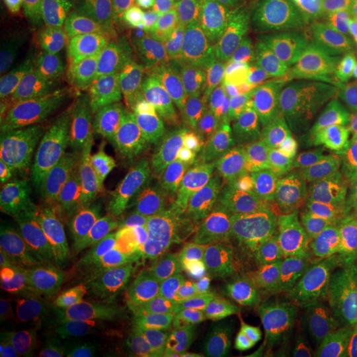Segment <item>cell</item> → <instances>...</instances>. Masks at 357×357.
Instances as JSON below:
<instances>
[{"label":"cell","mask_w":357,"mask_h":357,"mask_svg":"<svg viewBox=\"0 0 357 357\" xmlns=\"http://www.w3.org/2000/svg\"><path fill=\"white\" fill-rule=\"evenodd\" d=\"M142 190L141 178H114L91 191L28 208L1 241V266L88 243L122 215Z\"/></svg>","instance_id":"obj_1"},{"label":"cell","mask_w":357,"mask_h":357,"mask_svg":"<svg viewBox=\"0 0 357 357\" xmlns=\"http://www.w3.org/2000/svg\"><path fill=\"white\" fill-rule=\"evenodd\" d=\"M142 216L116 230L90 262L69 311L63 357H88L139 290Z\"/></svg>","instance_id":"obj_2"},{"label":"cell","mask_w":357,"mask_h":357,"mask_svg":"<svg viewBox=\"0 0 357 357\" xmlns=\"http://www.w3.org/2000/svg\"><path fill=\"white\" fill-rule=\"evenodd\" d=\"M89 253L69 249L1 266L0 318L26 340H56L69 299L90 265Z\"/></svg>","instance_id":"obj_3"},{"label":"cell","mask_w":357,"mask_h":357,"mask_svg":"<svg viewBox=\"0 0 357 357\" xmlns=\"http://www.w3.org/2000/svg\"><path fill=\"white\" fill-rule=\"evenodd\" d=\"M222 284L238 312L257 321L268 319L301 289L278 255L268 225L255 217Z\"/></svg>","instance_id":"obj_4"},{"label":"cell","mask_w":357,"mask_h":357,"mask_svg":"<svg viewBox=\"0 0 357 357\" xmlns=\"http://www.w3.org/2000/svg\"><path fill=\"white\" fill-rule=\"evenodd\" d=\"M187 230L176 187L155 193L142 213L138 293L146 302L163 305L175 281L187 271Z\"/></svg>","instance_id":"obj_5"},{"label":"cell","mask_w":357,"mask_h":357,"mask_svg":"<svg viewBox=\"0 0 357 357\" xmlns=\"http://www.w3.org/2000/svg\"><path fill=\"white\" fill-rule=\"evenodd\" d=\"M289 197L305 208L321 236L337 250L357 255V229L344 197L306 150L293 146L284 166Z\"/></svg>","instance_id":"obj_6"},{"label":"cell","mask_w":357,"mask_h":357,"mask_svg":"<svg viewBox=\"0 0 357 357\" xmlns=\"http://www.w3.org/2000/svg\"><path fill=\"white\" fill-rule=\"evenodd\" d=\"M268 112L266 97L253 72L222 81L200 107L190 160L204 151L237 146L255 123L268 116Z\"/></svg>","instance_id":"obj_7"},{"label":"cell","mask_w":357,"mask_h":357,"mask_svg":"<svg viewBox=\"0 0 357 357\" xmlns=\"http://www.w3.org/2000/svg\"><path fill=\"white\" fill-rule=\"evenodd\" d=\"M291 137L270 115L255 123L237 144L245 192L255 218L265 220L270 209L289 196L284 166Z\"/></svg>","instance_id":"obj_8"},{"label":"cell","mask_w":357,"mask_h":357,"mask_svg":"<svg viewBox=\"0 0 357 357\" xmlns=\"http://www.w3.org/2000/svg\"><path fill=\"white\" fill-rule=\"evenodd\" d=\"M176 190L187 228L206 213L243 199L237 146L196 155L176 178Z\"/></svg>","instance_id":"obj_9"},{"label":"cell","mask_w":357,"mask_h":357,"mask_svg":"<svg viewBox=\"0 0 357 357\" xmlns=\"http://www.w3.org/2000/svg\"><path fill=\"white\" fill-rule=\"evenodd\" d=\"M118 162L98 160L78 150L69 139L56 146L20 195L11 200L20 216L33 205L91 191L113 180Z\"/></svg>","instance_id":"obj_10"},{"label":"cell","mask_w":357,"mask_h":357,"mask_svg":"<svg viewBox=\"0 0 357 357\" xmlns=\"http://www.w3.org/2000/svg\"><path fill=\"white\" fill-rule=\"evenodd\" d=\"M222 81L216 73L195 66L160 69L139 77L134 89L137 128L200 107Z\"/></svg>","instance_id":"obj_11"},{"label":"cell","mask_w":357,"mask_h":357,"mask_svg":"<svg viewBox=\"0 0 357 357\" xmlns=\"http://www.w3.org/2000/svg\"><path fill=\"white\" fill-rule=\"evenodd\" d=\"M259 84L268 110L286 128L291 141L339 123L328 86L306 75L299 66Z\"/></svg>","instance_id":"obj_12"},{"label":"cell","mask_w":357,"mask_h":357,"mask_svg":"<svg viewBox=\"0 0 357 357\" xmlns=\"http://www.w3.org/2000/svg\"><path fill=\"white\" fill-rule=\"evenodd\" d=\"M250 221L238 204L199 217L187 231V265L222 284L243 249Z\"/></svg>","instance_id":"obj_13"},{"label":"cell","mask_w":357,"mask_h":357,"mask_svg":"<svg viewBox=\"0 0 357 357\" xmlns=\"http://www.w3.org/2000/svg\"><path fill=\"white\" fill-rule=\"evenodd\" d=\"M126 54L138 78L153 70L183 66L202 68L224 79L236 75L230 53L209 51L193 45L146 20L131 38Z\"/></svg>","instance_id":"obj_14"},{"label":"cell","mask_w":357,"mask_h":357,"mask_svg":"<svg viewBox=\"0 0 357 357\" xmlns=\"http://www.w3.org/2000/svg\"><path fill=\"white\" fill-rule=\"evenodd\" d=\"M315 291L301 323L305 351L311 354H318L332 335L355 317L357 255L332 265Z\"/></svg>","instance_id":"obj_15"},{"label":"cell","mask_w":357,"mask_h":357,"mask_svg":"<svg viewBox=\"0 0 357 357\" xmlns=\"http://www.w3.org/2000/svg\"><path fill=\"white\" fill-rule=\"evenodd\" d=\"M200 107L137 128L134 160L146 176L155 181L176 180L191 158Z\"/></svg>","instance_id":"obj_16"},{"label":"cell","mask_w":357,"mask_h":357,"mask_svg":"<svg viewBox=\"0 0 357 357\" xmlns=\"http://www.w3.org/2000/svg\"><path fill=\"white\" fill-rule=\"evenodd\" d=\"M146 22L205 50L231 51L225 0H156Z\"/></svg>","instance_id":"obj_17"},{"label":"cell","mask_w":357,"mask_h":357,"mask_svg":"<svg viewBox=\"0 0 357 357\" xmlns=\"http://www.w3.org/2000/svg\"><path fill=\"white\" fill-rule=\"evenodd\" d=\"M72 115L64 105L36 130L0 159V195L1 200L11 199L24 191L35 176L38 167L52 150L69 138Z\"/></svg>","instance_id":"obj_18"},{"label":"cell","mask_w":357,"mask_h":357,"mask_svg":"<svg viewBox=\"0 0 357 357\" xmlns=\"http://www.w3.org/2000/svg\"><path fill=\"white\" fill-rule=\"evenodd\" d=\"M68 139L94 159L118 162L131 143V130L118 106L84 101L72 114Z\"/></svg>","instance_id":"obj_19"},{"label":"cell","mask_w":357,"mask_h":357,"mask_svg":"<svg viewBox=\"0 0 357 357\" xmlns=\"http://www.w3.org/2000/svg\"><path fill=\"white\" fill-rule=\"evenodd\" d=\"M147 13L144 0H85L84 33L90 52L126 54Z\"/></svg>","instance_id":"obj_20"},{"label":"cell","mask_w":357,"mask_h":357,"mask_svg":"<svg viewBox=\"0 0 357 357\" xmlns=\"http://www.w3.org/2000/svg\"><path fill=\"white\" fill-rule=\"evenodd\" d=\"M268 228L274 246L294 281L301 289L315 290L332 266L327 240L317 227Z\"/></svg>","instance_id":"obj_21"},{"label":"cell","mask_w":357,"mask_h":357,"mask_svg":"<svg viewBox=\"0 0 357 357\" xmlns=\"http://www.w3.org/2000/svg\"><path fill=\"white\" fill-rule=\"evenodd\" d=\"M128 54L90 52L75 68V85L86 102L118 106L128 96L135 78Z\"/></svg>","instance_id":"obj_22"},{"label":"cell","mask_w":357,"mask_h":357,"mask_svg":"<svg viewBox=\"0 0 357 357\" xmlns=\"http://www.w3.org/2000/svg\"><path fill=\"white\" fill-rule=\"evenodd\" d=\"M52 81L51 69L38 66L20 70L4 81L0 100L1 149H8L23 134Z\"/></svg>","instance_id":"obj_23"},{"label":"cell","mask_w":357,"mask_h":357,"mask_svg":"<svg viewBox=\"0 0 357 357\" xmlns=\"http://www.w3.org/2000/svg\"><path fill=\"white\" fill-rule=\"evenodd\" d=\"M291 144L306 150L318 160L357 218V150L345 138L339 123L291 141Z\"/></svg>","instance_id":"obj_24"},{"label":"cell","mask_w":357,"mask_h":357,"mask_svg":"<svg viewBox=\"0 0 357 357\" xmlns=\"http://www.w3.org/2000/svg\"><path fill=\"white\" fill-rule=\"evenodd\" d=\"M356 50V28L349 16L337 24L321 29L306 59L298 66L328 86Z\"/></svg>","instance_id":"obj_25"},{"label":"cell","mask_w":357,"mask_h":357,"mask_svg":"<svg viewBox=\"0 0 357 357\" xmlns=\"http://www.w3.org/2000/svg\"><path fill=\"white\" fill-rule=\"evenodd\" d=\"M162 305H131L126 314L93 347L88 357H137L146 339L156 331Z\"/></svg>","instance_id":"obj_26"},{"label":"cell","mask_w":357,"mask_h":357,"mask_svg":"<svg viewBox=\"0 0 357 357\" xmlns=\"http://www.w3.org/2000/svg\"><path fill=\"white\" fill-rule=\"evenodd\" d=\"M209 284H204L197 301L183 310L181 324L196 357H212L233 332L227 315L209 302Z\"/></svg>","instance_id":"obj_27"},{"label":"cell","mask_w":357,"mask_h":357,"mask_svg":"<svg viewBox=\"0 0 357 357\" xmlns=\"http://www.w3.org/2000/svg\"><path fill=\"white\" fill-rule=\"evenodd\" d=\"M187 284V271L174 283L167 295L158 324V345L160 357H196L181 324L183 296Z\"/></svg>","instance_id":"obj_28"},{"label":"cell","mask_w":357,"mask_h":357,"mask_svg":"<svg viewBox=\"0 0 357 357\" xmlns=\"http://www.w3.org/2000/svg\"><path fill=\"white\" fill-rule=\"evenodd\" d=\"M85 0H44V15L59 48L78 54L86 45L84 33Z\"/></svg>","instance_id":"obj_29"},{"label":"cell","mask_w":357,"mask_h":357,"mask_svg":"<svg viewBox=\"0 0 357 357\" xmlns=\"http://www.w3.org/2000/svg\"><path fill=\"white\" fill-rule=\"evenodd\" d=\"M303 352L301 326L295 319L283 318L268 327L248 357H303Z\"/></svg>","instance_id":"obj_30"},{"label":"cell","mask_w":357,"mask_h":357,"mask_svg":"<svg viewBox=\"0 0 357 357\" xmlns=\"http://www.w3.org/2000/svg\"><path fill=\"white\" fill-rule=\"evenodd\" d=\"M287 23L275 11H268L255 19L243 35V44L266 56L287 59L284 50Z\"/></svg>","instance_id":"obj_31"},{"label":"cell","mask_w":357,"mask_h":357,"mask_svg":"<svg viewBox=\"0 0 357 357\" xmlns=\"http://www.w3.org/2000/svg\"><path fill=\"white\" fill-rule=\"evenodd\" d=\"M339 121L357 118V50L328 85Z\"/></svg>","instance_id":"obj_32"},{"label":"cell","mask_w":357,"mask_h":357,"mask_svg":"<svg viewBox=\"0 0 357 357\" xmlns=\"http://www.w3.org/2000/svg\"><path fill=\"white\" fill-rule=\"evenodd\" d=\"M271 0H225L227 28L230 50L236 51L243 44V35L250 23L268 13Z\"/></svg>","instance_id":"obj_33"},{"label":"cell","mask_w":357,"mask_h":357,"mask_svg":"<svg viewBox=\"0 0 357 357\" xmlns=\"http://www.w3.org/2000/svg\"><path fill=\"white\" fill-rule=\"evenodd\" d=\"M319 26L312 24L307 19L296 20L287 24L284 50L287 60L291 64L298 66L306 59L308 52L311 51L314 43L320 33Z\"/></svg>","instance_id":"obj_34"},{"label":"cell","mask_w":357,"mask_h":357,"mask_svg":"<svg viewBox=\"0 0 357 357\" xmlns=\"http://www.w3.org/2000/svg\"><path fill=\"white\" fill-rule=\"evenodd\" d=\"M264 222L270 228H312V217L305 208L296 204L289 196L283 197L268 212Z\"/></svg>","instance_id":"obj_35"},{"label":"cell","mask_w":357,"mask_h":357,"mask_svg":"<svg viewBox=\"0 0 357 357\" xmlns=\"http://www.w3.org/2000/svg\"><path fill=\"white\" fill-rule=\"evenodd\" d=\"M352 8V0H310L306 19L324 29L349 17Z\"/></svg>","instance_id":"obj_36"},{"label":"cell","mask_w":357,"mask_h":357,"mask_svg":"<svg viewBox=\"0 0 357 357\" xmlns=\"http://www.w3.org/2000/svg\"><path fill=\"white\" fill-rule=\"evenodd\" d=\"M318 357H357V319L354 318L342 326L323 344Z\"/></svg>","instance_id":"obj_37"},{"label":"cell","mask_w":357,"mask_h":357,"mask_svg":"<svg viewBox=\"0 0 357 357\" xmlns=\"http://www.w3.org/2000/svg\"><path fill=\"white\" fill-rule=\"evenodd\" d=\"M15 17L24 26H38L44 13V0H7Z\"/></svg>","instance_id":"obj_38"},{"label":"cell","mask_w":357,"mask_h":357,"mask_svg":"<svg viewBox=\"0 0 357 357\" xmlns=\"http://www.w3.org/2000/svg\"><path fill=\"white\" fill-rule=\"evenodd\" d=\"M26 339L10 326L0 319V357H23Z\"/></svg>","instance_id":"obj_39"},{"label":"cell","mask_w":357,"mask_h":357,"mask_svg":"<svg viewBox=\"0 0 357 357\" xmlns=\"http://www.w3.org/2000/svg\"><path fill=\"white\" fill-rule=\"evenodd\" d=\"M271 6L282 17L299 19L303 15L306 16L310 0H271Z\"/></svg>","instance_id":"obj_40"},{"label":"cell","mask_w":357,"mask_h":357,"mask_svg":"<svg viewBox=\"0 0 357 357\" xmlns=\"http://www.w3.org/2000/svg\"><path fill=\"white\" fill-rule=\"evenodd\" d=\"M137 357H160L158 345V328L146 339Z\"/></svg>","instance_id":"obj_41"},{"label":"cell","mask_w":357,"mask_h":357,"mask_svg":"<svg viewBox=\"0 0 357 357\" xmlns=\"http://www.w3.org/2000/svg\"><path fill=\"white\" fill-rule=\"evenodd\" d=\"M339 128L343 131L345 138L354 144L357 150V119H343L339 121Z\"/></svg>","instance_id":"obj_42"},{"label":"cell","mask_w":357,"mask_h":357,"mask_svg":"<svg viewBox=\"0 0 357 357\" xmlns=\"http://www.w3.org/2000/svg\"><path fill=\"white\" fill-rule=\"evenodd\" d=\"M351 17H352V20H354V24H355V28H356V35H357V3H356V4H354V8H352V13H351Z\"/></svg>","instance_id":"obj_43"},{"label":"cell","mask_w":357,"mask_h":357,"mask_svg":"<svg viewBox=\"0 0 357 357\" xmlns=\"http://www.w3.org/2000/svg\"><path fill=\"white\" fill-rule=\"evenodd\" d=\"M352 1H354V4H356L357 3V0H352Z\"/></svg>","instance_id":"obj_44"},{"label":"cell","mask_w":357,"mask_h":357,"mask_svg":"<svg viewBox=\"0 0 357 357\" xmlns=\"http://www.w3.org/2000/svg\"><path fill=\"white\" fill-rule=\"evenodd\" d=\"M355 315H356V319H357V307H356V312H355Z\"/></svg>","instance_id":"obj_45"},{"label":"cell","mask_w":357,"mask_h":357,"mask_svg":"<svg viewBox=\"0 0 357 357\" xmlns=\"http://www.w3.org/2000/svg\"><path fill=\"white\" fill-rule=\"evenodd\" d=\"M356 119H357V118H356Z\"/></svg>","instance_id":"obj_46"}]
</instances>
